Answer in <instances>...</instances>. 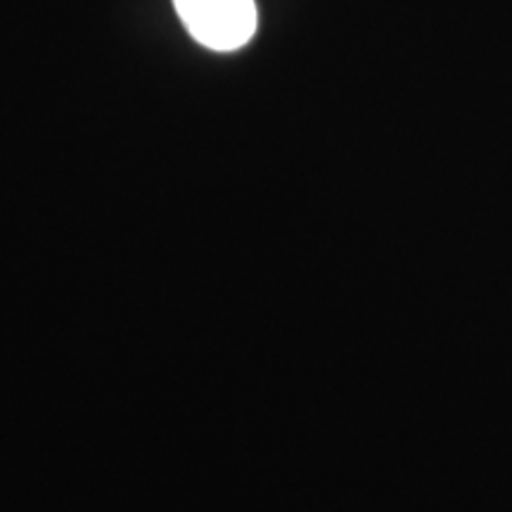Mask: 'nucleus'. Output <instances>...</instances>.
Segmentation results:
<instances>
[{"mask_svg": "<svg viewBox=\"0 0 512 512\" xmlns=\"http://www.w3.org/2000/svg\"><path fill=\"white\" fill-rule=\"evenodd\" d=\"M195 41L211 50H235L256 29L254 0H174Z\"/></svg>", "mask_w": 512, "mask_h": 512, "instance_id": "obj_1", "label": "nucleus"}]
</instances>
